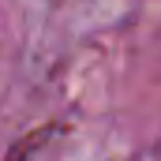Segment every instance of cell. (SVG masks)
<instances>
[{
    "label": "cell",
    "mask_w": 161,
    "mask_h": 161,
    "mask_svg": "<svg viewBox=\"0 0 161 161\" xmlns=\"http://www.w3.org/2000/svg\"><path fill=\"white\" fill-rule=\"evenodd\" d=\"M49 142H53V131H41L30 142H23L19 154H11V161H53V146Z\"/></svg>",
    "instance_id": "1"
}]
</instances>
